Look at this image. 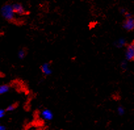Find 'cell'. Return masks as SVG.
Here are the masks:
<instances>
[{
	"label": "cell",
	"mask_w": 134,
	"mask_h": 130,
	"mask_svg": "<svg viewBox=\"0 0 134 130\" xmlns=\"http://www.w3.org/2000/svg\"><path fill=\"white\" fill-rule=\"evenodd\" d=\"M125 58L127 61L134 60V45L133 43L127 45L125 51Z\"/></svg>",
	"instance_id": "2"
},
{
	"label": "cell",
	"mask_w": 134,
	"mask_h": 130,
	"mask_svg": "<svg viewBox=\"0 0 134 130\" xmlns=\"http://www.w3.org/2000/svg\"><path fill=\"white\" fill-rule=\"evenodd\" d=\"M126 44H127V42H126V39L124 38H119L118 40L114 42V46L117 48H122V47L126 46Z\"/></svg>",
	"instance_id": "7"
},
{
	"label": "cell",
	"mask_w": 134,
	"mask_h": 130,
	"mask_svg": "<svg viewBox=\"0 0 134 130\" xmlns=\"http://www.w3.org/2000/svg\"><path fill=\"white\" fill-rule=\"evenodd\" d=\"M1 15L3 19L9 22H13L15 19V13L13 9L12 4L5 3L1 8Z\"/></svg>",
	"instance_id": "1"
},
{
	"label": "cell",
	"mask_w": 134,
	"mask_h": 130,
	"mask_svg": "<svg viewBox=\"0 0 134 130\" xmlns=\"http://www.w3.org/2000/svg\"><path fill=\"white\" fill-rule=\"evenodd\" d=\"M6 112H7V111H6L5 109H1V110H0V118H3V117L5 116Z\"/></svg>",
	"instance_id": "13"
},
{
	"label": "cell",
	"mask_w": 134,
	"mask_h": 130,
	"mask_svg": "<svg viewBox=\"0 0 134 130\" xmlns=\"http://www.w3.org/2000/svg\"><path fill=\"white\" fill-rule=\"evenodd\" d=\"M124 16H125V18H126V19H130V18L132 17V14H131V13H130V12H128V11H127V12L124 15Z\"/></svg>",
	"instance_id": "14"
},
{
	"label": "cell",
	"mask_w": 134,
	"mask_h": 130,
	"mask_svg": "<svg viewBox=\"0 0 134 130\" xmlns=\"http://www.w3.org/2000/svg\"><path fill=\"white\" fill-rule=\"evenodd\" d=\"M13 9L14 12L15 14H17L19 15H25L26 10L24 6L20 3H14L12 4Z\"/></svg>",
	"instance_id": "4"
},
{
	"label": "cell",
	"mask_w": 134,
	"mask_h": 130,
	"mask_svg": "<svg viewBox=\"0 0 134 130\" xmlns=\"http://www.w3.org/2000/svg\"><path fill=\"white\" fill-rule=\"evenodd\" d=\"M122 27L126 31H131L134 29V18L131 17L130 19H125L122 23Z\"/></svg>",
	"instance_id": "3"
},
{
	"label": "cell",
	"mask_w": 134,
	"mask_h": 130,
	"mask_svg": "<svg viewBox=\"0 0 134 130\" xmlns=\"http://www.w3.org/2000/svg\"><path fill=\"white\" fill-rule=\"evenodd\" d=\"M117 112L120 116H123L125 113V109L122 106H119L117 109Z\"/></svg>",
	"instance_id": "12"
},
{
	"label": "cell",
	"mask_w": 134,
	"mask_h": 130,
	"mask_svg": "<svg viewBox=\"0 0 134 130\" xmlns=\"http://www.w3.org/2000/svg\"><path fill=\"white\" fill-rule=\"evenodd\" d=\"M0 130H6V127L4 125H1L0 126Z\"/></svg>",
	"instance_id": "16"
},
{
	"label": "cell",
	"mask_w": 134,
	"mask_h": 130,
	"mask_svg": "<svg viewBox=\"0 0 134 130\" xmlns=\"http://www.w3.org/2000/svg\"><path fill=\"white\" fill-rule=\"evenodd\" d=\"M127 12V11L126 9H124V8H120V13L122 15H124L125 14H126Z\"/></svg>",
	"instance_id": "15"
},
{
	"label": "cell",
	"mask_w": 134,
	"mask_h": 130,
	"mask_svg": "<svg viewBox=\"0 0 134 130\" xmlns=\"http://www.w3.org/2000/svg\"><path fill=\"white\" fill-rule=\"evenodd\" d=\"M133 43V44L134 45V40H133V43Z\"/></svg>",
	"instance_id": "17"
},
{
	"label": "cell",
	"mask_w": 134,
	"mask_h": 130,
	"mask_svg": "<svg viewBox=\"0 0 134 130\" xmlns=\"http://www.w3.org/2000/svg\"><path fill=\"white\" fill-rule=\"evenodd\" d=\"M10 86L7 84H2L0 86V94L3 95L9 91Z\"/></svg>",
	"instance_id": "8"
},
{
	"label": "cell",
	"mask_w": 134,
	"mask_h": 130,
	"mask_svg": "<svg viewBox=\"0 0 134 130\" xmlns=\"http://www.w3.org/2000/svg\"><path fill=\"white\" fill-rule=\"evenodd\" d=\"M40 114L43 119L46 121H50L53 118V113L51 110L48 109H45L42 110Z\"/></svg>",
	"instance_id": "6"
},
{
	"label": "cell",
	"mask_w": 134,
	"mask_h": 130,
	"mask_svg": "<svg viewBox=\"0 0 134 130\" xmlns=\"http://www.w3.org/2000/svg\"><path fill=\"white\" fill-rule=\"evenodd\" d=\"M40 69L42 72L45 76H49L52 74V69H51V64L49 63H44L41 65Z\"/></svg>",
	"instance_id": "5"
},
{
	"label": "cell",
	"mask_w": 134,
	"mask_h": 130,
	"mask_svg": "<svg viewBox=\"0 0 134 130\" xmlns=\"http://www.w3.org/2000/svg\"><path fill=\"white\" fill-rule=\"evenodd\" d=\"M120 67L121 69H122L123 71H125V70H127V60H124L123 61H122L120 64Z\"/></svg>",
	"instance_id": "11"
},
{
	"label": "cell",
	"mask_w": 134,
	"mask_h": 130,
	"mask_svg": "<svg viewBox=\"0 0 134 130\" xmlns=\"http://www.w3.org/2000/svg\"><path fill=\"white\" fill-rule=\"evenodd\" d=\"M16 104H11V105H9V106H7V107L5 109V110L7 112H13L16 109Z\"/></svg>",
	"instance_id": "10"
},
{
	"label": "cell",
	"mask_w": 134,
	"mask_h": 130,
	"mask_svg": "<svg viewBox=\"0 0 134 130\" xmlns=\"http://www.w3.org/2000/svg\"><path fill=\"white\" fill-rule=\"evenodd\" d=\"M26 56V51L25 49H20L17 53V56L20 60H23Z\"/></svg>",
	"instance_id": "9"
}]
</instances>
